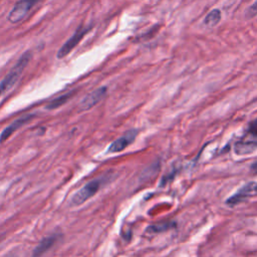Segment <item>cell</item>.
Wrapping results in <instances>:
<instances>
[{
  "label": "cell",
  "mask_w": 257,
  "mask_h": 257,
  "mask_svg": "<svg viewBox=\"0 0 257 257\" xmlns=\"http://www.w3.org/2000/svg\"><path fill=\"white\" fill-rule=\"evenodd\" d=\"M31 52L26 51L21 55L19 60L16 62L14 67L7 73V75L0 81V96L9 90L18 80L20 77L23 69L28 64L29 60L31 59Z\"/></svg>",
  "instance_id": "6da1fadb"
},
{
  "label": "cell",
  "mask_w": 257,
  "mask_h": 257,
  "mask_svg": "<svg viewBox=\"0 0 257 257\" xmlns=\"http://www.w3.org/2000/svg\"><path fill=\"white\" fill-rule=\"evenodd\" d=\"M221 20V12L219 9H213L210 11L204 19V23L209 27L216 26Z\"/></svg>",
  "instance_id": "7c38bea8"
},
{
  "label": "cell",
  "mask_w": 257,
  "mask_h": 257,
  "mask_svg": "<svg viewBox=\"0 0 257 257\" xmlns=\"http://www.w3.org/2000/svg\"><path fill=\"white\" fill-rule=\"evenodd\" d=\"M72 94H73V91H69V92H67V93H65V94L59 95L58 97L52 99V100L46 105V108H47V109H55V108H57V107L63 105L65 102L68 101V99L72 96Z\"/></svg>",
  "instance_id": "8fae6325"
},
{
  "label": "cell",
  "mask_w": 257,
  "mask_h": 257,
  "mask_svg": "<svg viewBox=\"0 0 257 257\" xmlns=\"http://www.w3.org/2000/svg\"><path fill=\"white\" fill-rule=\"evenodd\" d=\"M91 27H83L80 26L75 32L74 34L60 47V49L57 52V58H63L65 57L67 54H69L74 47L80 42V40L84 37V35H86Z\"/></svg>",
  "instance_id": "277c9868"
},
{
  "label": "cell",
  "mask_w": 257,
  "mask_h": 257,
  "mask_svg": "<svg viewBox=\"0 0 257 257\" xmlns=\"http://www.w3.org/2000/svg\"><path fill=\"white\" fill-rule=\"evenodd\" d=\"M139 131L136 128H132L126 131L121 137L114 140L108 147L107 152L109 154H115L123 151L125 148H127L137 138Z\"/></svg>",
  "instance_id": "5b68a950"
},
{
  "label": "cell",
  "mask_w": 257,
  "mask_h": 257,
  "mask_svg": "<svg viewBox=\"0 0 257 257\" xmlns=\"http://www.w3.org/2000/svg\"><path fill=\"white\" fill-rule=\"evenodd\" d=\"M252 196H257V183L256 182H250V183L244 185L234 195H232L230 198H228L226 203L230 206H234Z\"/></svg>",
  "instance_id": "8992f818"
},
{
  "label": "cell",
  "mask_w": 257,
  "mask_h": 257,
  "mask_svg": "<svg viewBox=\"0 0 257 257\" xmlns=\"http://www.w3.org/2000/svg\"><path fill=\"white\" fill-rule=\"evenodd\" d=\"M61 236L62 235L60 233H53L49 236L44 237L33 249L32 257H41L42 255H44L61 239Z\"/></svg>",
  "instance_id": "ba28073f"
},
{
  "label": "cell",
  "mask_w": 257,
  "mask_h": 257,
  "mask_svg": "<svg viewBox=\"0 0 257 257\" xmlns=\"http://www.w3.org/2000/svg\"><path fill=\"white\" fill-rule=\"evenodd\" d=\"M107 93V87L106 86H100L93 91L89 92L79 103V107L82 110H87L91 108L92 106L96 105L100 100L104 98V96Z\"/></svg>",
  "instance_id": "52a82bcc"
},
{
  "label": "cell",
  "mask_w": 257,
  "mask_h": 257,
  "mask_svg": "<svg viewBox=\"0 0 257 257\" xmlns=\"http://www.w3.org/2000/svg\"><path fill=\"white\" fill-rule=\"evenodd\" d=\"M176 227V223L172 221H166V222H161L157 224H153L147 228V233L149 234H159L163 233L165 231H168L172 228Z\"/></svg>",
  "instance_id": "30bf717a"
},
{
  "label": "cell",
  "mask_w": 257,
  "mask_h": 257,
  "mask_svg": "<svg viewBox=\"0 0 257 257\" xmlns=\"http://www.w3.org/2000/svg\"><path fill=\"white\" fill-rule=\"evenodd\" d=\"M245 15L247 18H252L254 17L255 15H257V0L247 8L246 12H245Z\"/></svg>",
  "instance_id": "4fadbf2b"
},
{
  "label": "cell",
  "mask_w": 257,
  "mask_h": 257,
  "mask_svg": "<svg viewBox=\"0 0 257 257\" xmlns=\"http://www.w3.org/2000/svg\"><path fill=\"white\" fill-rule=\"evenodd\" d=\"M34 117L33 114H26L23 116L18 117L13 122H11L9 125H7L0 134V144L6 142L7 139H9L17 130H19L21 126L29 122Z\"/></svg>",
  "instance_id": "9c48e42d"
},
{
  "label": "cell",
  "mask_w": 257,
  "mask_h": 257,
  "mask_svg": "<svg viewBox=\"0 0 257 257\" xmlns=\"http://www.w3.org/2000/svg\"><path fill=\"white\" fill-rule=\"evenodd\" d=\"M39 0H20L18 1L14 7L10 10L8 14V21L15 24L22 20L29 10L38 2Z\"/></svg>",
  "instance_id": "3957f363"
},
{
  "label": "cell",
  "mask_w": 257,
  "mask_h": 257,
  "mask_svg": "<svg viewBox=\"0 0 257 257\" xmlns=\"http://www.w3.org/2000/svg\"><path fill=\"white\" fill-rule=\"evenodd\" d=\"M105 181H107V178L104 177H98L89 181L71 197L70 204L72 206H79L82 203L86 202L99 191Z\"/></svg>",
  "instance_id": "7a4b0ae2"
},
{
  "label": "cell",
  "mask_w": 257,
  "mask_h": 257,
  "mask_svg": "<svg viewBox=\"0 0 257 257\" xmlns=\"http://www.w3.org/2000/svg\"><path fill=\"white\" fill-rule=\"evenodd\" d=\"M253 171H255V172H257V163H254L253 165H252V168H251Z\"/></svg>",
  "instance_id": "9a60e30c"
},
{
  "label": "cell",
  "mask_w": 257,
  "mask_h": 257,
  "mask_svg": "<svg viewBox=\"0 0 257 257\" xmlns=\"http://www.w3.org/2000/svg\"><path fill=\"white\" fill-rule=\"evenodd\" d=\"M248 132L253 136H257V119H255L249 123Z\"/></svg>",
  "instance_id": "5bb4252c"
}]
</instances>
